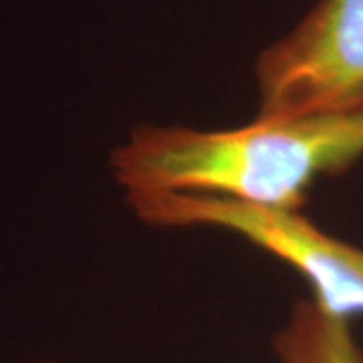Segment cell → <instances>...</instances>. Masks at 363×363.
Masks as SVG:
<instances>
[{"label":"cell","mask_w":363,"mask_h":363,"mask_svg":"<svg viewBox=\"0 0 363 363\" xmlns=\"http://www.w3.org/2000/svg\"><path fill=\"white\" fill-rule=\"evenodd\" d=\"M363 157V108L257 118L227 131L140 126L111 155L126 192H197L298 211L316 177Z\"/></svg>","instance_id":"1"},{"label":"cell","mask_w":363,"mask_h":363,"mask_svg":"<svg viewBox=\"0 0 363 363\" xmlns=\"http://www.w3.org/2000/svg\"><path fill=\"white\" fill-rule=\"evenodd\" d=\"M131 211L153 227H216L284 261L311 284L316 305L342 318L363 313V251L299 216L197 192H128Z\"/></svg>","instance_id":"2"},{"label":"cell","mask_w":363,"mask_h":363,"mask_svg":"<svg viewBox=\"0 0 363 363\" xmlns=\"http://www.w3.org/2000/svg\"><path fill=\"white\" fill-rule=\"evenodd\" d=\"M257 118L363 108V0H323L257 62Z\"/></svg>","instance_id":"3"},{"label":"cell","mask_w":363,"mask_h":363,"mask_svg":"<svg viewBox=\"0 0 363 363\" xmlns=\"http://www.w3.org/2000/svg\"><path fill=\"white\" fill-rule=\"evenodd\" d=\"M274 348L279 363H363L347 318L331 315L316 303L293 308Z\"/></svg>","instance_id":"4"},{"label":"cell","mask_w":363,"mask_h":363,"mask_svg":"<svg viewBox=\"0 0 363 363\" xmlns=\"http://www.w3.org/2000/svg\"><path fill=\"white\" fill-rule=\"evenodd\" d=\"M30 363H59V362H54V360H38V362H30Z\"/></svg>","instance_id":"5"}]
</instances>
